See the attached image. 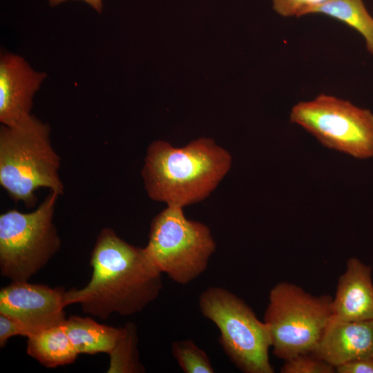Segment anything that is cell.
<instances>
[{"instance_id": "obj_3", "label": "cell", "mask_w": 373, "mask_h": 373, "mask_svg": "<svg viewBox=\"0 0 373 373\" xmlns=\"http://www.w3.org/2000/svg\"><path fill=\"white\" fill-rule=\"evenodd\" d=\"M50 133L49 126L31 114L12 126H1L0 184L10 198L29 208L37 204L39 188L64 193L60 157Z\"/></svg>"}, {"instance_id": "obj_8", "label": "cell", "mask_w": 373, "mask_h": 373, "mask_svg": "<svg viewBox=\"0 0 373 373\" xmlns=\"http://www.w3.org/2000/svg\"><path fill=\"white\" fill-rule=\"evenodd\" d=\"M289 119L324 146L356 159L373 157V113L367 108L322 93L294 105Z\"/></svg>"}, {"instance_id": "obj_9", "label": "cell", "mask_w": 373, "mask_h": 373, "mask_svg": "<svg viewBox=\"0 0 373 373\" xmlns=\"http://www.w3.org/2000/svg\"><path fill=\"white\" fill-rule=\"evenodd\" d=\"M64 287L12 281L0 291V314L23 325L28 336L63 325L67 305Z\"/></svg>"}, {"instance_id": "obj_17", "label": "cell", "mask_w": 373, "mask_h": 373, "mask_svg": "<svg viewBox=\"0 0 373 373\" xmlns=\"http://www.w3.org/2000/svg\"><path fill=\"white\" fill-rule=\"evenodd\" d=\"M172 355L185 373H213L214 370L206 352L192 340L173 342Z\"/></svg>"}, {"instance_id": "obj_20", "label": "cell", "mask_w": 373, "mask_h": 373, "mask_svg": "<svg viewBox=\"0 0 373 373\" xmlns=\"http://www.w3.org/2000/svg\"><path fill=\"white\" fill-rule=\"evenodd\" d=\"M18 335L28 336L23 325L15 318L0 314V347H3L9 338Z\"/></svg>"}, {"instance_id": "obj_12", "label": "cell", "mask_w": 373, "mask_h": 373, "mask_svg": "<svg viewBox=\"0 0 373 373\" xmlns=\"http://www.w3.org/2000/svg\"><path fill=\"white\" fill-rule=\"evenodd\" d=\"M333 316L349 321L373 320L372 267L356 258L347 260L339 277L334 298Z\"/></svg>"}, {"instance_id": "obj_10", "label": "cell", "mask_w": 373, "mask_h": 373, "mask_svg": "<svg viewBox=\"0 0 373 373\" xmlns=\"http://www.w3.org/2000/svg\"><path fill=\"white\" fill-rule=\"evenodd\" d=\"M46 74L34 70L21 57L0 58V122L12 126L30 115L32 99Z\"/></svg>"}, {"instance_id": "obj_15", "label": "cell", "mask_w": 373, "mask_h": 373, "mask_svg": "<svg viewBox=\"0 0 373 373\" xmlns=\"http://www.w3.org/2000/svg\"><path fill=\"white\" fill-rule=\"evenodd\" d=\"M321 14L332 17L354 28L363 38L373 57V17L363 0H325L305 9L301 16Z\"/></svg>"}, {"instance_id": "obj_16", "label": "cell", "mask_w": 373, "mask_h": 373, "mask_svg": "<svg viewBox=\"0 0 373 373\" xmlns=\"http://www.w3.org/2000/svg\"><path fill=\"white\" fill-rule=\"evenodd\" d=\"M138 337L136 325L127 323L124 333L109 354L108 373H140L145 369L139 361Z\"/></svg>"}, {"instance_id": "obj_5", "label": "cell", "mask_w": 373, "mask_h": 373, "mask_svg": "<svg viewBox=\"0 0 373 373\" xmlns=\"http://www.w3.org/2000/svg\"><path fill=\"white\" fill-rule=\"evenodd\" d=\"M198 305L202 316L218 328L220 344L240 371L274 372L269 357V328L243 300L225 288L214 286L201 293Z\"/></svg>"}, {"instance_id": "obj_21", "label": "cell", "mask_w": 373, "mask_h": 373, "mask_svg": "<svg viewBox=\"0 0 373 373\" xmlns=\"http://www.w3.org/2000/svg\"><path fill=\"white\" fill-rule=\"evenodd\" d=\"M338 373H373V356L345 363L336 367Z\"/></svg>"}, {"instance_id": "obj_4", "label": "cell", "mask_w": 373, "mask_h": 373, "mask_svg": "<svg viewBox=\"0 0 373 373\" xmlns=\"http://www.w3.org/2000/svg\"><path fill=\"white\" fill-rule=\"evenodd\" d=\"M332 316L331 296H313L295 284L278 283L269 291L263 321L273 354L286 361L312 353Z\"/></svg>"}, {"instance_id": "obj_11", "label": "cell", "mask_w": 373, "mask_h": 373, "mask_svg": "<svg viewBox=\"0 0 373 373\" xmlns=\"http://www.w3.org/2000/svg\"><path fill=\"white\" fill-rule=\"evenodd\" d=\"M336 369L373 356V320L349 321L332 316L312 352Z\"/></svg>"}, {"instance_id": "obj_1", "label": "cell", "mask_w": 373, "mask_h": 373, "mask_svg": "<svg viewBox=\"0 0 373 373\" xmlns=\"http://www.w3.org/2000/svg\"><path fill=\"white\" fill-rule=\"evenodd\" d=\"M90 265V281L80 289L66 291V303H79L84 312L102 319L112 313L129 316L142 312L163 288L162 273L144 248L128 244L110 228L98 235Z\"/></svg>"}, {"instance_id": "obj_6", "label": "cell", "mask_w": 373, "mask_h": 373, "mask_svg": "<svg viewBox=\"0 0 373 373\" xmlns=\"http://www.w3.org/2000/svg\"><path fill=\"white\" fill-rule=\"evenodd\" d=\"M216 248L209 227L186 218L182 207L166 206L152 220L144 249L162 274L186 285L206 271Z\"/></svg>"}, {"instance_id": "obj_7", "label": "cell", "mask_w": 373, "mask_h": 373, "mask_svg": "<svg viewBox=\"0 0 373 373\" xmlns=\"http://www.w3.org/2000/svg\"><path fill=\"white\" fill-rule=\"evenodd\" d=\"M59 194L51 191L34 211L9 210L0 216V272L11 281H28L60 249L53 223Z\"/></svg>"}, {"instance_id": "obj_22", "label": "cell", "mask_w": 373, "mask_h": 373, "mask_svg": "<svg viewBox=\"0 0 373 373\" xmlns=\"http://www.w3.org/2000/svg\"><path fill=\"white\" fill-rule=\"evenodd\" d=\"M68 0H48L49 4L51 6H55L58 4L64 2ZM93 7L96 11L100 13L102 10V0H82Z\"/></svg>"}, {"instance_id": "obj_2", "label": "cell", "mask_w": 373, "mask_h": 373, "mask_svg": "<svg viewBox=\"0 0 373 373\" xmlns=\"http://www.w3.org/2000/svg\"><path fill=\"white\" fill-rule=\"evenodd\" d=\"M231 164L229 152L209 138L183 147L157 140L146 149L142 175L151 199L184 208L207 198Z\"/></svg>"}, {"instance_id": "obj_18", "label": "cell", "mask_w": 373, "mask_h": 373, "mask_svg": "<svg viewBox=\"0 0 373 373\" xmlns=\"http://www.w3.org/2000/svg\"><path fill=\"white\" fill-rule=\"evenodd\" d=\"M281 373H334V366L312 353L302 354L284 361Z\"/></svg>"}, {"instance_id": "obj_14", "label": "cell", "mask_w": 373, "mask_h": 373, "mask_svg": "<svg viewBox=\"0 0 373 373\" xmlns=\"http://www.w3.org/2000/svg\"><path fill=\"white\" fill-rule=\"evenodd\" d=\"M26 352L47 367L73 363L78 355L64 324L28 337Z\"/></svg>"}, {"instance_id": "obj_13", "label": "cell", "mask_w": 373, "mask_h": 373, "mask_svg": "<svg viewBox=\"0 0 373 373\" xmlns=\"http://www.w3.org/2000/svg\"><path fill=\"white\" fill-rule=\"evenodd\" d=\"M77 354H110L124 333V327L100 324L90 317L70 316L64 323Z\"/></svg>"}, {"instance_id": "obj_19", "label": "cell", "mask_w": 373, "mask_h": 373, "mask_svg": "<svg viewBox=\"0 0 373 373\" xmlns=\"http://www.w3.org/2000/svg\"><path fill=\"white\" fill-rule=\"evenodd\" d=\"M274 10L280 15L300 17L307 8L320 3L325 0H271Z\"/></svg>"}]
</instances>
